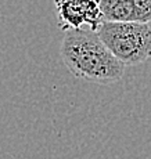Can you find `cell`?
<instances>
[{
  "instance_id": "cell-1",
  "label": "cell",
  "mask_w": 151,
  "mask_h": 159,
  "mask_svg": "<svg viewBox=\"0 0 151 159\" xmlns=\"http://www.w3.org/2000/svg\"><path fill=\"white\" fill-rule=\"evenodd\" d=\"M63 62L73 76L98 84L119 82L125 73L122 64L96 30L69 29L65 32L60 47Z\"/></svg>"
},
{
  "instance_id": "cell-2",
  "label": "cell",
  "mask_w": 151,
  "mask_h": 159,
  "mask_svg": "<svg viewBox=\"0 0 151 159\" xmlns=\"http://www.w3.org/2000/svg\"><path fill=\"white\" fill-rule=\"evenodd\" d=\"M97 33L125 66L139 65L151 58V29L147 24L104 21Z\"/></svg>"
},
{
  "instance_id": "cell-3",
  "label": "cell",
  "mask_w": 151,
  "mask_h": 159,
  "mask_svg": "<svg viewBox=\"0 0 151 159\" xmlns=\"http://www.w3.org/2000/svg\"><path fill=\"white\" fill-rule=\"evenodd\" d=\"M100 3L101 0H54L58 28L67 32L87 25L92 30L97 32L104 22Z\"/></svg>"
},
{
  "instance_id": "cell-4",
  "label": "cell",
  "mask_w": 151,
  "mask_h": 159,
  "mask_svg": "<svg viewBox=\"0 0 151 159\" xmlns=\"http://www.w3.org/2000/svg\"><path fill=\"white\" fill-rule=\"evenodd\" d=\"M101 14L110 22H134V0H101Z\"/></svg>"
},
{
  "instance_id": "cell-5",
  "label": "cell",
  "mask_w": 151,
  "mask_h": 159,
  "mask_svg": "<svg viewBox=\"0 0 151 159\" xmlns=\"http://www.w3.org/2000/svg\"><path fill=\"white\" fill-rule=\"evenodd\" d=\"M134 22L149 24L151 21V0H134Z\"/></svg>"
}]
</instances>
